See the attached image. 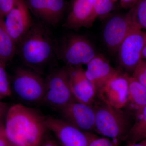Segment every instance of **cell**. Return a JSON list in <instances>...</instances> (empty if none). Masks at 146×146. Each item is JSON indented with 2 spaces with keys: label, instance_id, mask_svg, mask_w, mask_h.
Returning a JSON list of instances; mask_svg holds the SVG:
<instances>
[{
  "label": "cell",
  "instance_id": "16",
  "mask_svg": "<svg viewBox=\"0 0 146 146\" xmlns=\"http://www.w3.org/2000/svg\"><path fill=\"white\" fill-rule=\"evenodd\" d=\"M86 65L85 75L98 92L108 82L119 73L102 55L97 54Z\"/></svg>",
  "mask_w": 146,
  "mask_h": 146
},
{
  "label": "cell",
  "instance_id": "26",
  "mask_svg": "<svg viewBox=\"0 0 146 146\" xmlns=\"http://www.w3.org/2000/svg\"><path fill=\"white\" fill-rule=\"evenodd\" d=\"M0 146H12L7 137L3 121L0 122Z\"/></svg>",
  "mask_w": 146,
  "mask_h": 146
},
{
  "label": "cell",
  "instance_id": "14",
  "mask_svg": "<svg viewBox=\"0 0 146 146\" xmlns=\"http://www.w3.org/2000/svg\"><path fill=\"white\" fill-rule=\"evenodd\" d=\"M67 67L74 99L76 101L91 105L97 91L93 84L86 77L85 70L82 66Z\"/></svg>",
  "mask_w": 146,
  "mask_h": 146
},
{
  "label": "cell",
  "instance_id": "4",
  "mask_svg": "<svg viewBox=\"0 0 146 146\" xmlns=\"http://www.w3.org/2000/svg\"><path fill=\"white\" fill-rule=\"evenodd\" d=\"M11 88V93L15 94L21 104H42L44 96L45 81L39 73L28 68H17Z\"/></svg>",
  "mask_w": 146,
  "mask_h": 146
},
{
  "label": "cell",
  "instance_id": "25",
  "mask_svg": "<svg viewBox=\"0 0 146 146\" xmlns=\"http://www.w3.org/2000/svg\"><path fill=\"white\" fill-rule=\"evenodd\" d=\"M14 0H0V13L4 17L13 7Z\"/></svg>",
  "mask_w": 146,
  "mask_h": 146
},
{
  "label": "cell",
  "instance_id": "19",
  "mask_svg": "<svg viewBox=\"0 0 146 146\" xmlns=\"http://www.w3.org/2000/svg\"><path fill=\"white\" fill-rule=\"evenodd\" d=\"M146 138V105L135 117L133 125L125 141L127 144L134 143Z\"/></svg>",
  "mask_w": 146,
  "mask_h": 146
},
{
  "label": "cell",
  "instance_id": "11",
  "mask_svg": "<svg viewBox=\"0 0 146 146\" xmlns=\"http://www.w3.org/2000/svg\"><path fill=\"white\" fill-rule=\"evenodd\" d=\"M130 11L126 14H117L110 17L103 31V38L110 50L117 52L118 48L134 27Z\"/></svg>",
  "mask_w": 146,
  "mask_h": 146
},
{
  "label": "cell",
  "instance_id": "24",
  "mask_svg": "<svg viewBox=\"0 0 146 146\" xmlns=\"http://www.w3.org/2000/svg\"><path fill=\"white\" fill-rule=\"evenodd\" d=\"M89 146H119L118 142L107 137L97 136L90 142Z\"/></svg>",
  "mask_w": 146,
  "mask_h": 146
},
{
  "label": "cell",
  "instance_id": "5",
  "mask_svg": "<svg viewBox=\"0 0 146 146\" xmlns=\"http://www.w3.org/2000/svg\"><path fill=\"white\" fill-rule=\"evenodd\" d=\"M44 81L45 93L42 104L58 111L74 100L67 67L53 70Z\"/></svg>",
  "mask_w": 146,
  "mask_h": 146
},
{
  "label": "cell",
  "instance_id": "3",
  "mask_svg": "<svg viewBox=\"0 0 146 146\" xmlns=\"http://www.w3.org/2000/svg\"><path fill=\"white\" fill-rule=\"evenodd\" d=\"M94 108L95 132L118 142L125 141L135 121L133 112L116 108L103 102Z\"/></svg>",
  "mask_w": 146,
  "mask_h": 146
},
{
  "label": "cell",
  "instance_id": "10",
  "mask_svg": "<svg viewBox=\"0 0 146 146\" xmlns=\"http://www.w3.org/2000/svg\"><path fill=\"white\" fill-rule=\"evenodd\" d=\"M62 119L85 132L95 131L96 113L94 108L75 100L58 110Z\"/></svg>",
  "mask_w": 146,
  "mask_h": 146
},
{
  "label": "cell",
  "instance_id": "32",
  "mask_svg": "<svg viewBox=\"0 0 146 146\" xmlns=\"http://www.w3.org/2000/svg\"><path fill=\"white\" fill-rule=\"evenodd\" d=\"M5 97L3 96H2V95H1V94H0V100H2Z\"/></svg>",
  "mask_w": 146,
  "mask_h": 146
},
{
  "label": "cell",
  "instance_id": "12",
  "mask_svg": "<svg viewBox=\"0 0 146 146\" xmlns=\"http://www.w3.org/2000/svg\"><path fill=\"white\" fill-rule=\"evenodd\" d=\"M29 10L45 25L60 23L66 7L65 0H25Z\"/></svg>",
  "mask_w": 146,
  "mask_h": 146
},
{
  "label": "cell",
  "instance_id": "23",
  "mask_svg": "<svg viewBox=\"0 0 146 146\" xmlns=\"http://www.w3.org/2000/svg\"><path fill=\"white\" fill-rule=\"evenodd\" d=\"M132 76L146 87V61L142 59L135 68Z\"/></svg>",
  "mask_w": 146,
  "mask_h": 146
},
{
  "label": "cell",
  "instance_id": "29",
  "mask_svg": "<svg viewBox=\"0 0 146 146\" xmlns=\"http://www.w3.org/2000/svg\"><path fill=\"white\" fill-rule=\"evenodd\" d=\"M9 108L6 103L0 100V122L3 121L5 117Z\"/></svg>",
  "mask_w": 146,
  "mask_h": 146
},
{
  "label": "cell",
  "instance_id": "21",
  "mask_svg": "<svg viewBox=\"0 0 146 146\" xmlns=\"http://www.w3.org/2000/svg\"><path fill=\"white\" fill-rule=\"evenodd\" d=\"M98 17H104L114 9L115 2L112 0H88Z\"/></svg>",
  "mask_w": 146,
  "mask_h": 146
},
{
  "label": "cell",
  "instance_id": "31",
  "mask_svg": "<svg viewBox=\"0 0 146 146\" xmlns=\"http://www.w3.org/2000/svg\"><path fill=\"white\" fill-rule=\"evenodd\" d=\"M142 59L144 58L146 59V41L142 50Z\"/></svg>",
  "mask_w": 146,
  "mask_h": 146
},
{
  "label": "cell",
  "instance_id": "18",
  "mask_svg": "<svg viewBox=\"0 0 146 146\" xmlns=\"http://www.w3.org/2000/svg\"><path fill=\"white\" fill-rule=\"evenodd\" d=\"M4 18L0 13V60L6 63L14 56L16 44L7 30Z\"/></svg>",
  "mask_w": 146,
  "mask_h": 146
},
{
  "label": "cell",
  "instance_id": "22",
  "mask_svg": "<svg viewBox=\"0 0 146 146\" xmlns=\"http://www.w3.org/2000/svg\"><path fill=\"white\" fill-rule=\"evenodd\" d=\"M5 63L0 60V94L5 98L11 95V83L5 70Z\"/></svg>",
  "mask_w": 146,
  "mask_h": 146
},
{
  "label": "cell",
  "instance_id": "8",
  "mask_svg": "<svg viewBox=\"0 0 146 146\" xmlns=\"http://www.w3.org/2000/svg\"><path fill=\"white\" fill-rule=\"evenodd\" d=\"M146 41V33L133 27L118 48L120 65L127 72L133 73L142 59V52Z\"/></svg>",
  "mask_w": 146,
  "mask_h": 146
},
{
  "label": "cell",
  "instance_id": "2",
  "mask_svg": "<svg viewBox=\"0 0 146 146\" xmlns=\"http://www.w3.org/2000/svg\"><path fill=\"white\" fill-rule=\"evenodd\" d=\"M18 45L22 62L39 74L57 52V47L50 33L41 22L33 23Z\"/></svg>",
  "mask_w": 146,
  "mask_h": 146
},
{
  "label": "cell",
  "instance_id": "13",
  "mask_svg": "<svg viewBox=\"0 0 146 146\" xmlns=\"http://www.w3.org/2000/svg\"><path fill=\"white\" fill-rule=\"evenodd\" d=\"M128 75L119 73L97 93L102 101L118 108L127 105L128 95Z\"/></svg>",
  "mask_w": 146,
  "mask_h": 146
},
{
  "label": "cell",
  "instance_id": "30",
  "mask_svg": "<svg viewBox=\"0 0 146 146\" xmlns=\"http://www.w3.org/2000/svg\"><path fill=\"white\" fill-rule=\"evenodd\" d=\"M127 146H146V138L134 143L127 144Z\"/></svg>",
  "mask_w": 146,
  "mask_h": 146
},
{
  "label": "cell",
  "instance_id": "6",
  "mask_svg": "<svg viewBox=\"0 0 146 146\" xmlns=\"http://www.w3.org/2000/svg\"><path fill=\"white\" fill-rule=\"evenodd\" d=\"M56 54L70 67L86 65L96 55L95 49L85 37L77 35L65 37L59 47Z\"/></svg>",
  "mask_w": 146,
  "mask_h": 146
},
{
  "label": "cell",
  "instance_id": "1",
  "mask_svg": "<svg viewBox=\"0 0 146 146\" xmlns=\"http://www.w3.org/2000/svg\"><path fill=\"white\" fill-rule=\"evenodd\" d=\"M4 125L12 146H39L48 130L45 117L36 110L21 103L9 107Z\"/></svg>",
  "mask_w": 146,
  "mask_h": 146
},
{
  "label": "cell",
  "instance_id": "15",
  "mask_svg": "<svg viewBox=\"0 0 146 146\" xmlns=\"http://www.w3.org/2000/svg\"><path fill=\"white\" fill-rule=\"evenodd\" d=\"M98 17L88 0H73L63 26L70 29L91 27Z\"/></svg>",
  "mask_w": 146,
  "mask_h": 146
},
{
  "label": "cell",
  "instance_id": "7",
  "mask_svg": "<svg viewBox=\"0 0 146 146\" xmlns=\"http://www.w3.org/2000/svg\"><path fill=\"white\" fill-rule=\"evenodd\" d=\"M48 130L51 131L61 146H89L96 134L80 130L62 119L45 117Z\"/></svg>",
  "mask_w": 146,
  "mask_h": 146
},
{
  "label": "cell",
  "instance_id": "28",
  "mask_svg": "<svg viewBox=\"0 0 146 146\" xmlns=\"http://www.w3.org/2000/svg\"><path fill=\"white\" fill-rule=\"evenodd\" d=\"M139 0H120V5L123 8L131 9L137 3Z\"/></svg>",
  "mask_w": 146,
  "mask_h": 146
},
{
  "label": "cell",
  "instance_id": "9",
  "mask_svg": "<svg viewBox=\"0 0 146 146\" xmlns=\"http://www.w3.org/2000/svg\"><path fill=\"white\" fill-rule=\"evenodd\" d=\"M25 0H14L13 7L6 15V28L16 45L25 35L33 22Z\"/></svg>",
  "mask_w": 146,
  "mask_h": 146
},
{
  "label": "cell",
  "instance_id": "17",
  "mask_svg": "<svg viewBox=\"0 0 146 146\" xmlns=\"http://www.w3.org/2000/svg\"><path fill=\"white\" fill-rule=\"evenodd\" d=\"M128 95L127 105L135 117L146 105V87L132 76H128ZM126 105V106H127Z\"/></svg>",
  "mask_w": 146,
  "mask_h": 146
},
{
  "label": "cell",
  "instance_id": "20",
  "mask_svg": "<svg viewBox=\"0 0 146 146\" xmlns=\"http://www.w3.org/2000/svg\"><path fill=\"white\" fill-rule=\"evenodd\" d=\"M130 11L134 26L146 29V0H139Z\"/></svg>",
  "mask_w": 146,
  "mask_h": 146
},
{
  "label": "cell",
  "instance_id": "27",
  "mask_svg": "<svg viewBox=\"0 0 146 146\" xmlns=\"http://www.w3.org/2000/svg\"><path fill=\"white\" fill-rule=\"evenodd\" d=\"M39 146H61L57 141L45 136Z\"/></svg>",
  "mask_w": 146,
  "mask_h": 146
},
{
  "label": "cell",
  "instance_id": "33",
  "mask_svg": "<svg viewBox=\"0 0 146 146\" xmlns=\"http://www.w3.org/2000/svg\"><path fill=\"white\" fill-rule=\"evenodd\" d=\"M112 1H113L114 2H116V1H117V0H112Z\"/></svg>",
  "mask_w": 146,
  "mask_h": 146
}]
</instances>
